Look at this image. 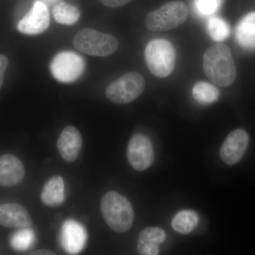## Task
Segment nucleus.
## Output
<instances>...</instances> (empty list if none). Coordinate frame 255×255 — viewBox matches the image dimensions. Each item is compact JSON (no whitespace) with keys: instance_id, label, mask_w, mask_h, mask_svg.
<instances>
[{"instance_id":"18","label":"nucleus","mask_w":255,"mask_h":255,"mask_svg":"<svg viewBox=\"0 0 255 255\" xmlns=\"http://www.w3.org/2000/svg\"><path fill=\"white\" fill-rule=\"evenodd\" d=\"M198 223L199 216L195 211L184 210L174 216L172 221V227L176 232L187 235L195 229Z\"/></svg>"},{"instance_id":"11","label":"nucleus","mask_w":255,"mask_h":255,"mask_svg":"<svg viewBox=\"0 0 255 255\" xmlns=\"http://www.w3.org/2000/svg\"><path fill=\"white\" fill-rule=\"evenodd\" d=\"M33 221L26 208L16 203L0 204V226L11 228L31 227Z\"/></svg>"},{"instance_id":"25","label":"nucleus","mask_w":255,"mask_h":255,"mask_svg":"<svg viewBox=\"0 0 255 255\" xmlns=\"http://www.w3.org/2000/svg\"><path fill=\"white\" fill-rule=\"evenodd\" d=\"M131 1L132 0H100L102 4L112 8L120 7Z\"/></svg>"},{"instance_id":"14","label":"nucleus","mask_w":255,"mask_h":255,"mask_svg":"<svg viewBox=\"0 0 255 255\" xmlns=\"http://www.w3.org/2000/svg\"><path fill=\"white\" fill-rule=\"evenodd\" d=\"M61 240L65 251L70 254H78L85 246L86 232L80 223L69 220L62 228Z\"/></svg>"},{"instance_id":"12","label":"nucleus","mask_w":255,"mask_h":255,"mask_svg":"<svg viewBox=\"0 0 255 255\" xmlns=\"http://www.w3.org/2000/svg\"><path fill=\"white\" fill-rule=\"evenodd\" d=\"M82 145L81 133L76 128L68 126L63 129L57 141L60 155L66 162H75L78 159Z\"/></svg>"},{"instance_id":"6","label":"nucleus","mask_w":255,"mask_h":255,"mask_svg":"<svg viewBox=\"0 0 255 255\" xmlns=\"http://www.w3.org/2000/svg\"><path fill=\"white\" fill-rule=\"evenodd\" d=\"M145 80L141 74L129 72L109 85L106 96L117 105H127L136 100L145 90Z\"/></svg>"},{"instance_id":"20","label":"nucleus","mask_w":255,"mask_h":255,"mask_svg":"<svg viewBox=\"0 0 255 255\" xmlns=\"http://www.w3.org/2000/svg\"><path fill=\"white\" fill-rule=\"evenodd\" d=\"M194 100L201 105H211L219 100V90L217 87L205 82H199L192 90Z\"/></svg>"},{"instance_id":"13","label":"nucleus","mask_w":255,"mask_h":255,"mask_svg":"<svg viewBox=\"0 0 255 255\" xmlns=\"http://www.w3.org/2000/svg\"><path fill=\"white\" fill-rule=\"evenodd\" d=\"M24 166L18 157L11 154L0 157V186L11 187L18 185L25 177Z\"/></svg>"},{"instance_id":"10","label":"nucleus","mask_w":255,"mask_h":255,"mask_svg":"<svg viewBox=\"0 0 255 255\" xmlns=\"http://www.w3.org/2000/svg\"><path fill=\"white\" fill-rule=\"evenodd\" d=\"M249 135L243 129H236L226 137L220 150L221 159L228 165L240 162L249 145Z\"/></svg>"},{"instance_id":"22","label":"nucleus","mask_w":255,"mask_h":255,"mask_svg":"<svg viewBox=\"0 0 255 255\" xmlns=\"http://www.w3.org/2000/svg\"><path fill=\"white\" fill-rule=\"evenodd\" d=\"M34 233L28 228H21L11 238V245L15 250L23 251L28 249L34 241Z\"/></svg>"},{"instance_id":"17","label":"nucleus","mask_w":255,"mask_h":255,"mask_svg":"<svg viewBox=\"0 0 255 255\" xmlns=\"http://www.w3.org/2000/svg\"><path fill=\"white\" fill-rule=\"evenodd\" d=\"M236 38L242 48L255 50V12L242 18L236 28Z\"/></svg>"},{"instance_id":"3","label":"nucleus","mask_w":255,"mask_h":255,"mask_svg":"<svg viewBox=\"0 0 255 255\" xmlns=\"http://www.w3.org/2000/svg\"><path fill=\"white\" fill-rule=\"evenodd\" d=\"M74 47L85 54L107 57L119 48V41L112 35L86 28L80 30L73 38Z\"/></svg>"},{"instance_id":"26","label":"nucleus","mask_w":255,"mask_h":255,"mask_svg":"<svg viewBox=\"0 0 255 255\" xmlns=\"http://www.w3.org/2000/svg\"><path fill=\"white\" fill-rule=\"evenodd\" d=\"M31 255H55L54 252L48 251V250H38L30 253Z\"/></svg>"},{"instance_id":"9","label":"nucleus","mask_w":255,"mask_h":255,"mask_svg":"<svg viewBox=\"0 0 255 255\" xmlns=\"http://www.w3.org/2000/svg\"><path fill=\"white\" fill-rule=\"evenodd\" d=\"M49 25L50 13L47 5L37 1L18 22L17 28L20 33L34 36L46 31Z\"/></svg>"},{"instance_id":"23","label":"nucleus","mask_w":255,"mask_h":255,"mask_svg":"<svg viewBox=\"0 0 255 255\" xmlns=\"http://www.w3.org/2000/svg\"><path fill=\"white\" fill-rule=\"evenodd\" d=\"M224 0H194L196 11L203 16L214 14L222 6Z\"/></svg>"},{"instance_id":"27","label":"nucleus","mask_w":255,"mask_h":255,"mask_svg":"<svg viewBox=\"0 0 255 255\" xmlns=\"http://www.w3.org/2000/svg\"><path fill=\"white\" fill-rule=\"evenodd\" d=\"M39 1H42V2L44 3V4L50 5L55 4V3H58V1L60 0H39Z\"/></svg>"},{"instance_id":"16","label":"nucleus","mask_w":255,"mask_h":255,"mask_svg":"<svg viewBox=\"0 0 255 255\" xmlns=\"http://www.w3.org/2000/svg\"><path fill=\"white\" fill-rule=\"evenodd\" d=\"M65 184L63 177L54 175L46 181L42 189L41 200L48 207H58L64 202Z\"/></svg>"},{"instance_id":"5","label":"nucleus","mask_w":255,"mask_h":255,"mask_svg":"<svg viewBox=\"0 0 255 255\" xmlns=\"http://www.w3.org/2000/svg\"><path fill=\"white\" fill-rule=\"evenodd\" d=\"M187 16L188 8L184 2L169 1L147 14L146 27L152 31H168L183 24L187 21Z\"/></svg>"},{"instance_id":"24","label":"nucleus","mask_w":255,"mask_h":255,"mask_svg":"<svg viewBox=\"0 0 255 255\" xmlns=\"http://www.w3.org/2000/svg\"><path fill=\"white\" fill-rule=\"evenodd\" d=\"M9 65V60L7 57L0 54V90L4 84V73Z\"/></svg>"},{"instance_id":"19","label":"nucleus","mask_w":255,"mask_h":255,"mask_svg":"<svg viewBox=\"0 0 255 255\" xmlns=\"http://www.w3.org/2000/svg\"><path fill=\"white\" fill-rule=\"evenodd\" d=\"M52 14L55 21L63 25L75 24L80 16V11L76 6L63 1L55 5Z\"/></svg>"},{"instance_id":"15","label":"nucleus","mask_w":255,"mask_h":255,"mask_svg":"<svg viewBox=\"0 0 255 255\" xmlns=\"http://www.w3.org/2000/svg\"><path fill=\"white\" fill-rule=\"evenodd\" d=\"M165 239L166 233L162 228H146L140 233L137 238V251L142 255H159V246Z\"/></svg>"},{"instance_id":"8","label":"nucleus","mask_w":255,"mask_h":255,"mask_svg":"<svg viewBox=\"0 0 255 255\" xmlns=\"http://www.w3.org/2000/svg\"><path fill=\"white\" fill-rule=\"evenodd\" d=\"M127 159L135 170L142 172L148 169L155 160V152L150 139L143 134L132 135L128 144Z\"/></svg>"},{"instance_id":"21","label":"nucleus","mask_w":255,"mask_h":255,"mask_svg":"<svg viewBox=\"0 0 255 255\" xmlns=\"http://www.w3.org/2000/svg\"><path fill=\"white\" fill-rule=\"evenodd\" d=\"M210 36L216 41H223L229 36V25L222 18L213 17L208 23Z\"/></svg>"},{"instance_id":"4","label":"nucleus","mask_w":255,"mask_h":255,"mask_svg":"<svg viewBox=\"0 0 255 255\" xmlns=\"http://www.w3.org/2000/svg\"><path fill=\"white\" fill-rule=\"evenodd\" d=\"M145 60L150 73L158 78L168 77L175 66V50L171 42L164 38L153 39L147 43Z\"/></svg>"},{"instance_id":"1","label":"nucleus","mask_w":255,"mask_h":255,"mask_svg":"<svg viewBox=\"0 0 255 255\" xmlns=\"http://www.w3.org/2000/svg\"><path fill=\"white\" fill-rule=\"evenodd\" d=\"M203 66L206 77L221 87L233 85L236 78V64L231 49L224 44L214 45L204 53Z\"/></svg>"},{"instance_id":"7","label":"nucleus","mask_w":255,"mask_h":255,"mask_svg":"<svg viewBox=\"0 0 255 255\" xmlns=\"http://www.w3.org/2000/svg\"><path fill=\"white\" fill-rule=\"evenodd\" d=\"M50 69L52 75L58 82L72 83L85 72V60L75 52H60L52 60Z\"/></svg>"},{"instance_id":"2","label":"nucleus","mask_w":255,"mask_h":255,"mask_svg":"<svg viewBox=\"0 0 255 255\" xmlns=\"http://www.w3.org/2000/svg\"><path fill=\"white\" fill-rule=\"evenodd\" d=\"M101 212L111 229L117 233L127 232L133 224L135 214L130 201L125 196L110 191L102 197Z\"/></svg>"}]
</instances>
